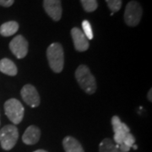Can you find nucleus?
<instances>
[{"mask_svg": "<svg viewBox=\"0 0 152 152\" xmlns=\"http://www.w3.org/2000/svg\"><path fill=\"white\" fill-rule=\"evenodd\" d=\"M112 125L114 132V142L116 145H120L124 142L126 135L130 133V129L123 123L118 116H113L112 118Z\"/></svg>", "mask_w": 152, "mask_h": 152, "instance_id": "6", "label": "nucleus"}, {"mask_svg": "<svg viewBox=\"0 0 152 152\" xmlns=\"http://www.w3.org/2000/svg\"><path fill=\"white\" fill-rule=\"evenodd\" d=\"M10 49L17 58H23L27 55L28 42L21 35L16 36L10 42Z\"/></svg>", "mask_w": 152, "mask_h": 152, "instance_id": "7", "label": "nucleus"}, {"mask_svg": "<svg viewBox=\"0 0 152 152\" xmlns=\"http://www.w3.org/2000/svg\"><path fill=\"white\" fill-rule=\"evenodd\" d=\"M19 131L15 125L9 124L0 129V145L4 151H10L16 145Z\"/></svg>", "mask_w": 152, "mask_h": 152, "instance_id": "3", "label": "nucleus"}, {"mask_svg": "<svg viewBox=\"0 0 152 152\" xmlns=\"http://www.w3.org/2000/svg\"><path fill=\"white\" fill-rule=\"evenodd\" d=\"M43 7L46 13L55 21L62 17V6L60 0H44Z\"/></svg>", "mask_w": 152, "mask_h": 152, "instance_id": "9", "label": "nucleus"}, {"mask_svg": "<svg viewBox=\"0 0 152 152\" xmlns=\"http://www.w3.org/2000/svg\"><path fill=\"white\" fill-rule=\"evenodd\" d=\"M19 24L16 21H9L4 23L0 26V34L3 37H10L18 31Z\"/></svg>", "mask_w": 152, "mask_h": 152, "instance_id": "14", "label": "nucleus"}, {"mask_svg": "<svg viewBox=\"0 0 152 152\" xmlns=\"http://www.w3.org/2000/svg\"><path fill=\"white\" fill-rule=\"evenodd\" d=\"M133 148H134V150H137V149H138V146H137V145H133Z\"/></svg>", "mask_w": 152, "mask_h": 152, "instance_id": "23", "label": "nucleus"}, {"mask_svg": "<svg viewBox=\"0 0 152 152\" xmlns=\"http://www.w3.org/2000/svg\"><path fill=\"white\" fill-rule=\"evenodd\" d=\"M106 2L113 13L118 12L122 7V0H106Z\"/></svg>", "mask_w": 152, "mask_h": 152, "instance_id": "18", "label": "nucleus"}, {"mask_svg": "<svg viewBox=\"0 0 152 152\" xmlns=\"http://www.w3.org/2000/svg\"><path fill=\"white\" fill-rule=\"evenodd\" d=\"M142 16V8L140 4L136 1H130L124 11L125 23L129 26H136Z\"/></svg>", "mask_w": 152, "mask_h": 152, "instance_id": "5", "label": "nucleus"}, {"mask_svg": "<svg viewBox=\"0 0 152 152\" xmlns=\"http://www.w3.org/2000/svg\"><path fill=\"white\" fill-rule=\"evenodd\" d=\"M20 95L23 101L31 107H37L40 105V96L37 91L31 85H26L22 88Z\"/></svg>", "mask_w": 152, "mask_h": 152, "instance_id": "8", "label": "nucleus"}, {"mask_svg": "<svg viewBox=\"0 0 152 152\" xmlns=\"http://www.w3.org/2000/svg\"><path fill=\"white\" fill-rule=\"evenodd\" d=\"M41 137V130L35 125H31L25 131L22 136V141L26 145H35L37 144Z\"/></svg>", "mask_w": 152, "mask_h": 152, "instance_id": "11", "label": "nucleus"}, {"mask_svg": "<svg viewBox=\"0 0 152 152\" xmlns=\"http://www.w3.org/2000/svg\"><path fill=\"white\" fill-rule=\"evenodd\" d=\"M47 58L52 70L55 73L62 72L64 65V53L61 44H51L47 50Z\"/></svg>", "mask_w": 152, "mask_h": 152, "instance_id": "2", "label": "nucleus"}, {"mask_svg": "<svg viewBox=\"0 0 152 152\" xmlns=\"http://www.w3.org/2000/svg\"><path fill=\"white\" fill-rule=\"evenodd\" d=\"M71 36L75 48L79 52H85L89 48V42L80 29L75 27L71 30Z\"/></svg>", "mask_w": 152, "mask_h": 152, "instance_id": "10", "label": "nucleus"}, {"mask_svg": "<svg viewBox=\"0 0 152 152\" xmlns=\"http://www.w3.org/2000/svg\"><path fill=\"white\" fill-rule=\"evenodd\" d=\"M151 92H152V90L151 89L150 91H149V93H148V99H149V101H152V97H151Z\"/></svg>", "mask_w": 152, "mask_h": 152, "instance_id": "21", "label": "nucleus"}, {"mask_svg": "<svg viewBox=\"0 0 152 152\" xmlns=\"http://www.w3.org/2000/svg\"><path fill=\"white\" fill-rule=\"evenodd\" d=\"M82 28H83V33L85 34V36L86 37L88 40H91L93 38V32L91 26L90 24V22L88 20H84L82 22Z\"/></svg>", "mask_w": 152, "mask_h": 152, "instance_id": "17", "label": "nucleus"}, {"mask_svg": "<svg viewBox=\"0 0 152 152\" xmlns=\"http://www.w3.org/2000/svg\"><path fill=\"white\" fill-rule=\"evenodd\" d=\"M84 10L86 12H93L97 9L96 0H80Z\"/></svg>", "mask_w": 152, "mask_h": 152, "instance_id": "16", "label": "nucleus"}, {"mask_svg": "<svg viewBox=\"0 0 152 152\" xmlns=\"http://www.w3.org/2000/svg\"><path fill=\"white\" fill-rule=\"evenodd\" d=\"M99 152H122L111 139H104L99 145Z\"/></svg>", "mask_w": 152, "mask_h": 152, "instance_id": "15", "label": "nucleus"}, {"mask_svg": "<svg viewBox=\"0 0 152 152\" xmlns=\"http://www.w3.org/2000/svg\"><path fill=\"white\" fill-rule=\"evenodd\" d=\"M0 71L10 76L16 75L18 72L15 63L9 58H3L0 60Z\"/></svg>", "mask_w": 152, "mask_h": 152, "instance_id": "13", "label": "nucleus"}, {"mask_svg": "<svg viewBox=\"0 0 152 152\" xmlns=\"http://www.w3.org/2000/svg\"><path fill=\"white\" fill-rule=\"evenodd\" d=\"M63 146L65 152H85L81 144L71 136H67L64 139Z\"/></svg>", "mask_w": 152, "mask_h": 152, "instance_id": "12", "label": "nucleus"}, {"mask_svg": "<svg viewBox=\"0 0 152 152\" xmlns=\"http://www.w3.org/2000/svg\"><path fill=\"white\" fill-rule=\"evenodd\" d=\"M75 78L81 89L87 94H94L96 91V83L90 69L86 65H80L75 71Z\"/></svg>", "mask_w": 152, "mask_h": 152, "instance_id": "1", "label": "nucleus"}, {"mask_svg": "<svg viewBox=\"0 0 152 152\" xmlns=\"http://www.w3.org/2000/svg\"><path fill=\"white\" fill-rule=\"evenodd\" d=\"M134 143H135V138H134V136L132 134H130V133H129L126 135L125 139L124 140V142L121 145H124L125 146L131 148V147L134 145Z\"/></svg>", "mask_w": 152, "mask_h": 152, "instance_id": "19", "label": "nucleus"}, {"mask_svg": "<svg viewBox=\"0 0 152 152\" xmlns=\"http://www.w3.org/2000/svg\"><path fill=\"white\" fill-rule=\"evenodd\" d=\"M14 2L15 0H0V5L3 7H10Z\"/></svg>", "mask_w": 152, "mask_h": 152, "instance_id": "20", "label": "nucleus"}, {"mask_svg": "<svg viewBox=\"0 0 152 152\" xmlns=\"http://www.w3.org/2000/svg\"><path fill=\"white\" fill-rule=\"evenodd\" d=\"M33 152H48V151H44V150H37V151H33Z\"/></svg>", "mask_w": 152, "mask_h": 152, "instance_id": "22", "label": "nucleus"}, {"mask_svg": "<svg viewBox=\"0 0 152 152\" xmlns=\"http://www.w3.org/2000/svg\"><path fill=\"white\" fill-rule=\"evenodd\" d=\"M4 112L8 118L14 124H19L23 119L25 109L20 101L12 98L4 103Z\"/></svg>", "mask_w": 152, "mask_h": 152, "instance_id": "4", "label": "nucleus"}]
</instances>
